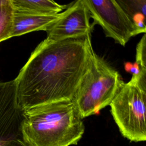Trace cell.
Returning a JSON list of instances; mask_svg holds the SVG:
<instances>
[{"label":"cell","mask_w":146,"mask_h":146,"mask_svg":"<svg viewBox=\"0 0 146 146\" xmlns=\"http://www.w3.org/2000/svg\"><path fill=\"white\" fill-rule=\"evenodd\" d=\"M90 17L94 20L92 27L99 25L106 37L124 46L132 36L144 31L131 19L117 1L84 0Z\"/></svg>","instance_id":"5b68a950"},{"label":"cell","mask_w":146,"mask_h":146,"mask_svg":"<svg viewBox=\"0 0 146 146\" xmlns=\"http://www.w3.org/2000/svg\"><path fill=\"white\" fill-rule=\"evenodd\" d=\"M14 9L10 0H4L0 5V42L11 38Z\"/></svg>","instance_id":"8fae6325"},{"label":"cell","mask_w":146,"mask_h":146,"mask_svg":"<svg viewBox=\"0 0 146 146\" xmlns=\"http://www.w3.org/2000/svg\"><path fill=\"white\" fill-rule=\"evenodd\" d=\"M62 13L54 15H34L14 12L11 38L35 31H47L61 17Z\"/></svg>","instance_id":"ba28073f"},{"label":"cell","mask_w":146,"mask_h":146,"mask_svg":"<svg viewBox=\"0 0 146 146\" xmlns=\"http://www.w3.org/2000/svg\"><path fill=\"white\" fill-rule=\"evenodd\" d=\"M93 52L91 34L40 42L14 79L20 107L25 111L45 104L72 100Z\"/></svg>","instance_id":"6da1fadb"},{"label":"cell","mask_w":146,"mask_h":146,"mask_svg":"<svg viewBox=\"0 0 146 146\" xmlns=\"http://www.w3.org/2000/svg\"><path fill=\"white\" fill-rule=\"evenodd\" d=\"M133 65L138 68L140 71L146 75V35L144 34L138 43L136 47V62Z\"/></svg>","instance_id":"7c38bea8"},{"label":"cell","mask_w":146,"mask_h":146,"mask_svg":"<svg viewBox=\"0 0 146 146\" xmlns=\"http://www.w3.org/2000/svg\"><path fill=\"white\" fill-rule=\"evenodd\" d=\"M4 2V0H0V5H1Z\"/></svg>","instance_id":"5bb4252c"},{"label":"cell","mask_w":146,"mask_h":146,"mask_svg":"<svg viewBox=\"0 0 146 146\" xmlns=\"http://www.w3.org/2000/svg\"><path fill=\"white\" fill-rule=\"evenodd\" d=\"M117 2L136 24L146 31L145 24L146 1H117Z\"/></svg>","instance_id":"30bf717a"},{"label":"cell","mask_w":146,"mask_h":146,"mask_svg":"<svg viewBox=\"0 0 146 146\" xmlns=\"http://www.w3.org/2000/svg\"><path fill=\"white\" fill-rule=\"evenodd\" d=\"M84 128L73 102L58 101L25 111L22 139L29 146H69L77 144Z\"/></svg>","instance_id":"7a4b0ae2"},{"label":"cell","mask_w":146,"mask_h":146,"mask_svg":"<svg viewBox=\"0 0 146 146\" xmlns=\"http://www.w3.org/2000/svg\"><path fill=\"white\" fill-rule=\"evenodd\" d=\"M90 14L84 0H78L62 13L60 18L50 26L47 39L52 41L84 37L91 34Z\"/></svg>","instance_id":"52a82bcc"},{"label":"cell","mask_w":146,"mask_h":146,"mask_svg":"<svg viewBox=\"0 0 146 146\" xmlns=\"http://www.w3.org/2000/svg\"><path fill=\"white\" fill-rule=\"evenodd\" d=\"M6 146H29L22 139H17L7 144Z\"/></svg>","instance_id":"4fadbf2b"},{"label":"cell","mask_w":146,"mask_h":146,"mask_svg":"<svg viewBox=\"0 0 146 146\" xmlns=\"http://www.w3.org/2000/svg\"><path fill=\"white\" fill-rule=\"evenodd\" d=\"M14 12L34 15H54L66 9V5L51 0H10Z\"/></svg>","instance_id":"9c48e42d"},{"label":"cell","mask_w":146,"mask_h":146,"mask_svg":"<svg viewBox=\"0 0 146 146\" xmlns=\"http://www.w3.org/2000/svg\"><path fill=\"white\" fill-rule=\"evenodd\" d=\"M146 85L132 79L123 83L111 102V112L121 135L133 141L146 140Z\"/></svg>","instance_id":"277c9868"},{"label":"cell","mask_w":146,"mask_h":146,"mask_svg":"<svg viewBox=\"0 0 146 146\" xmlns=\"http://www.w3.org/2000/svg\"><path fill=\"white\" fill-rule=\"evenodd\" d=\"M25 111L19 106L14 80L0 82V146L22 139Z\"/></svg>","instance_id":"8992f818"},{"label":"cell","mask_w":146,"mask_h":146,"mask_svg":"<svg viewBox=\"0 0 146 146\" xmlns=\"http://www.w3.org/2000/svg\"><path fill=\"white\" fill-rule=\"evenodd\" d=\"M123 83L119 72L94 51L71 101L83 119L110 106Z\"/></svg>","instance_id":"3957f363"}]
</instances>
